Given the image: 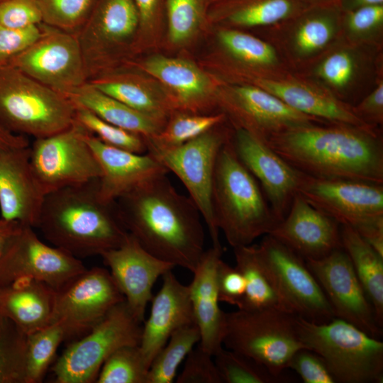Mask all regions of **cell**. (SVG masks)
I'll use <instances>...</instances> for the list:
<instances>
[{
    "instance_id": "obj_1",
    "label": "cell",
    "mask_w": 383,
    "mask_h": 383,
    "mask_svg": "<svg viewBox=\"0 0 383 383\" xmlns=\"http://www.w3.org/2000/svg\"><path fill=\"white\" fill-rule=\"evenodd\" d=\"M128 233L152 255L192 273L205 251L201 213L166 174L156 177L116 201Z\"/></svg>"
},
{
    "instance_id": "obj_2",
    "label": "cell",
    "mask_w": 383,
    "mask_h": 383,
    "mask_svg": "<svg viewBox=\"0 0 383 383\" xmlns=\"http://www.w3.org/2000/svg\"><path fill=\"white\" fill-rule=\"evenodd\" d=\"M315 123L270 136L265 143L299 171L320 179L383 184L380 128Z\"/></svg>"
},
{
    "instance_id": "obj_3",
    "label": "cell",
    "mask_w": 383,
    "mask_h": 383,
    "mask_svg": "<svg viewBox=\"0 0 383 383\" xmlns=\"http://www.w3.org/2000/svg\"><path fill=\"white\" fill-rule=\"evenodd\" d=\"M36 228L54 246L79 259L101 256L129 234L116 202L101 196L99 179L46 194Z\"/></svg>"
},
{
    "instance_id": "obj_4",
    "label": "cell",
    "mask_w": 383,
    "mask_h": 383,
    "mask_svg": "<svg viewBox=\"0 0 383 383\" xmlns=\"http://www.w3.org/2000/svg\"><path fill=\"white\" fill-rule=\"evenodd\" d=\"M211 203L216 226L233 248L251 245L279 222L258 182L237 156L231 137L217 156Z\"/></svg>"
},
{
    "instance_id": "obj_5",
    "label": "cell",
    "mask_w": 383,
    "mask_h": 383,
    "mask_svg": "<svg viewBox=\"0 0 383 383\" xmlns=\"http://www.w3.org/2000/svg\"><path fill=\"white\" fill-rule=\"evenodd\" d=\"M300 340L325 362L335 383H382L383 342L338 318L317 323L296 316Z\"/></svg>"
},
{
    "instance_id": "obj_6",
    "label": "cell",
    "mask_w": 383,
    "mask_h": 383,
    "mask_svg": "<svg viewBox=\"0 0 383 383\" xmlns=\"http://www.w3.org/2000/svg\"><path fill=\"white\" fill-rule=\"evenodd\" d=\"M76 106L63 94L10 65L0 66V125L35 139L62 131L75 121Z\"/></svg>"
},
{
    "instance_id": "obj_7",
    "label": "cell",
    "mask_w": 383,
    "mask_h": 383,
    "mask_svg": "<svg viewBox=\"0 0 383 383\" xmlns=\"http://www.w3.org/2000/svg\"><path fill=\"white\" fill-rule=\"evenodd\" d=\"M296 316L276 309L225 312L223 346L252 359L275 376L284 377L292 356L307 348L299 336Z\"/></svg>"
},
{
    "instance_id": "obj_8",
    "label": "cell",
    "mask_w": 383,
    "mask_h": 383,
    "mask_svg": "<svg viewBox=\"0 0 383 383\" xmlns=\"http://www.w3.org/2000/svg\"><path fill=\"white\" fill-rule=\"evenodd\" d=\"M297 194L340 226L353 228L383 256V184L304 173Z\"/></svg>"
},
{
    "instance_id": "obj_9",
    "label": "cell",
    "mask_w": 383,
    "mask_h": 383,
    "mask_svg": "<svg viewBox=\"0 0 383 383\" xmlns=\"http://www.w3.org/2000/svg\"><path fill=\"white\" fill-rule=\"evenodd\" d=\"M138 16L133 0H96L77 34L88 81L133 60Z\"/></svg>"
},
{
    "instance_id": "obj_10",
    "label": "cell",
    "mask_w": 383,
    "mask_h": 383,
    "mask_svg": "<svg viewBox=\"0 0 383 383\" xmlns=\"http://www.w3.org/2000/svg\"><path fill=\"white\" fill-rule=\"evenodd\" d=\"M143 323L126 301L115 306L86 335L70 344L52 367L56 383L95 382L106 360L116 350L139 345Z\"/></svg>"
},
{
    "instance_id": "obj_11",
    "label": "cell",
    "mask_w": 383,
    "mask_h": 383,
    "mask_svg": "<svg viewBox=\"0 0 383 383\" xmlns=\"http://www.w3.org/2000/svg\"><path fill=\"white\" fill-rule=\"evenodd\" d=\"M225 122L179 146L148 150L183 183L208 228L214 247H221L211 203L214 169L219 150L233 132V127L223 126Z\"/></svg>"
},
{
    "instance_id": "obj_12",
    "label": "cell",
    "mask_w": 383,
    "mask_h": 383,
    "mask_svg": "<svg viewBox=\"0 0 383 383\" xmlns=\"http://www.w3.org/2000/svg\"><path fill=\"white\" fill-rule=\"evenodd\" d=\"M88 133L75 121L62 131L35 139L30 146V164L45 195L100 178V165L86 139Z\"/></svg>"
},
{
    "instance_id": "obj_13",
    "label": "cell",
    "mask_w": 383,
    "mask_h": 383,
    "mask_svg": "<svg viewBox=\"0 0 383 383\" xmlns=\"http://www.w3.org/2000/svg\"><path fill=\"white\" fill-rule=\"evenodd\" d=\"M380 49L340 38L321 55L294 72L353 106L370 91L368 87L374 85L382 72Z\"/></svg>"
},
{
    "instance_id": "obj_14",
    "label": "cell",
    "mask_w": 383,
    "mask_h": 383,
    "mask_svg": "<svg viewBox=\"0 0 383 383\" xmlns=\"http://www.w3.org/2000/svg\"><path fill=\"white\" fill-rule=\"evenodd\" d=\"M257 250L292 313L317 323L335 318L325 294L304 258L268 234L257 245Z\"/></svg>"
},
{
    "instance_id": "obj_15",
    "label": "cell",
    "mask_w": 383,
    "mask_h": 383,
    "mask_svg": "<svg viewBox=\"0 0 383 383\" xmlns=\"http://www.w3.org/2000/svg\"><path fill=\"white\" fill-rule=\"evenodd\" d=\"M216 103L233 127L246 130L265 143L272 135L286 130L326 123L293 109L273 94L250 84H221Z\"/></svg>"
},
{
    "instance_id": "obj_16",
    "label": "cell",
    "mask_w": 383,
    "mask_h": 383,
    "mask_svg": "<svg viewBox=\"0 0 383 383\" xmlns=\"http://www.w3.org/2000/svg\"><path fill=\"white\" fill-rule=\"evenodd\" d=\"M41 34L7 65L62 94L88 82L77 34L41 23Z\"/></svg>"
},
{
    "instance_id": "obj_17",
    "label": "cell",
    "mask_w": 383,
    "mask_h": 383,
    "mask_svg": "<svg viewBox=\"0 0 383 383\" xmlns=\"http://www.w3.org/2000/svg\"><path fill=\"white\" fill-rule=\"evenodd\" d=\"M342 10L335 1L309 5L294 16L265 29L292 71L307 65L340 38Z\"/></svg>"
},
{
    "instance_id": "obj_18",
    "label": "cell",
    "mask_w": 383,
    "mask_h": 383,
    "mask_svg": "<svg viewBox=\"0 0 383 383\" xmlns=\"http://www.w3.org/2000/svg\"><path fill=\"white\" fill-rule=\"evenodd\" d=\"M123 301L108 270L86 269L55 290L52 323L62 325L67 337L87 333Z\"/></svg>"
},
{
    "instance_id": "obj_19",
    "label": "cell",
    "mask_w": 383,
    "mask_h": 383,
    "mask_svg": "<svg viewBox=\"0 0 383 383\" xmlns=\"http://www.w3.org/2000/svg\"><path fill=\"white\" fill-rule=\"evenodd\" d=\"M33 228L23 226L0 257V287L33 279L57 290L87 269L80 259L44 243Z\"/></svg>"
},
{
    "instance_id": "obj_20",
    "label": "cell",
    "mask_w": 383,
    "mask_h": 383,
    "mask_svg": "<svg viewBox=\"0 0 383 383\" xmlns=\"http://www.w3.org/2000/svg\"><path fill=\"white\" fill-rule=\"evenodd\" d=\"M305 262L325 294L335 317L380 339L382 328L344 249L340 248L322 258Z\"/></svg>"
},
{
    "instance_id": "obj_21",
    "label": "cell",
    "mask_w": 383,
    "mask_h": 383,
    "mask_svg": "<svg viewBox=\"0 0 383 383\" xmlns=\"http://www.w3.org/2000/svg\"><path fill=\"white\" fill-rule=\"evenodd\" d=\"M231 143L240 160L258 182L276 218L282 221L297 194L304 173L243 128L233 127Z\"/></svg>"
},
{
    "instance_id": "obj_22",
    "label": "cell",
    "mask_w": 383,
    "mask_h": 383,
    "mask_svg": "<svg viewBox=\"0 0 383 383\" xmlns=\"http://www.w3.org/2000/svg\"><path fill=\"white\" fill-rule=\"evenodd\" d=\"M126 67L136 69L160 82L174 111L213 113L209 111L217 107L221 84L190 60L155 55L142 60H133Z\"/></svg>"
},
{
    "instance_id": "obj_23",
    "label": "cell",
    "mask_w": 383,
    "mask_h": 383,
    "mask_svg": "<svg viewBox=\"0 0 383 383\" xmlns=\"http://www.w3.org/2000/svg\"><path fill=\"white\" fill-rule=\"evenodd\" d=\"M101 257L131 313L143 323L156 281L175 266L152 255L130 233L119 247Z\"/></svg>"
},
{
    "instance_id": "obj_24",
    "label": "cell",
    "mask_w": 383,
    "mask_h": 383,
    "mask_svg": "<svg viewBox=\"0 0 383 383\" xmlns=\"http://www.w3.org/2000/svg\"><path fill=\"white\" fill-rule=\"evenodd\" d=\"M233 83L257 86L273 94L293 109L326 123L377 128L359 118L351 106L292 71L275 75L247 77Z\"/></svg>"
},
{
    "instance_id": "obj_25",
    "label": "cell",
    "mask_w": 383,
    "mask_h": 383,
    "mask_svg": "<svg viewBox=\"0 0 383 383\" xmlns=\"http://www.w3.org/2000/svg\"><path fill=\"white\" fill-rule=\"evenodd\" d=\"M304 260L320 259L343 248L340 225L296 194L284 218L268 234Z\"/></svg>"
},
{
    "instance_id": "obj_26",
    "label": "cell",
    "mask_w": 383,
    "mask_h": 383,
    "mask_svg": "<svg viewBox=\"0 0 383 383\" xmlns=\"http://www.w3.org/2000/svg\"><path fill=\"white\" fill-rule=\"evenodd\" d=\"M45 196L30 164V145L0 152L1 218L36 227Z\"/></svg>"
},
{
    "instance_id": "obj_27",
    "label": "cell",
    "mask_w": 383,
    "mask_h": 383,
    "mask_svg": "<svg viewBox=\"0 0 383 383\" xmlns=\"http://www.w3.org/2000/svg\"><path fill=\"white\" fill-rule=\"evenodd\" d=\"M162 286L151 300L150 312L143 325L140 349L150 367L152 361L177 329L196 323L188 285L172 272L162 276Z\"/></svg>"
},
{
    "instance_id": "obj_28",
    "label": "cell",
    "mask_w": 383,
    "mask_h": 383,
    "mask_svg": "<svg viewBox=\"0 0 383 383\" xmlns=\"http://www.w3.org/2000/svg\"><path fill=\"white\" fill-rule=\"evenodd\" d=\"M86 139L101 170L99 191L106 201H116L146 182L169 172L148 152L138 154L108 145L89 133Z\"/></svg>"
},
{
    "instance_id": "obj_29",
    "label": "cell",
    "mask_w": 383,
    "mask_h": 383,
    "mask_svg": "<svg viewBox=\"0 0 383 383\" xmlns=\"http://www.w3.org/2000/svg\"><path fill=\"white\" fill-rule=\"evenodd\" d=\"M222 247L205 250L189 286L195 323L199 330L200 347L212 355L223 347L225 311L219 306L217 272Z\"/></svg>"
},
{
    "instance_id": "obj_30",
    "label": "cell",
    "mask_w": 383,
    "mask_h": 383,
    "mask_svg": "<svg viewBox=\"0 0 383 383\" xmlns=\"http://www.w3.org/2000/svg\"><path fill=\"white\" fill-rule=\"evenodd\" d=\"M217 42L228 59L230 82L254 76H269L291 72L277 48L242 30L221 26L217 30Z\"/></svg>"
},
{
    "instance_id": "obj_31",
    "label": "cell",
    "mask_w": 383,
    "mask_h": 383,
    "mask_svg": "<svg viewBox=\"0 0 383 383\" xmlns=\"http://www.w3.org/2000/svg\"><path fill=\"white\" fill-rule=\"evenodd\" d=\"M55 290L33 279H23L0 287V316L25 334L52 323Z\"/></svg>"
},
{
    "instance_id": "obj_32",
    "label": "cell",
    "mask_w": 383,
    "mask_h": 383,
    "mask_svg": "<svg viewBox=\"0 0 383 383\" xmlns=\"http://www.w3.org/2000/svg\"><path fill=\"white\" fill-rule=\"evenodd\" d=\"M133 67H122L88 81L103 93L143 113L166 123L174 111L165 89H157Z\"/></svg>"
},
{
    "instance_id": "obj_33",
    "label": "cell",
    "mask_w": 383,
    "mask_h": 383,
    "mask_svg": "<svg viewBox=\"0 0 383 383\" xmlns=\"http://www.w3.org/2000/svg\"><path fill=\"white\" fill-rule=\"evenodd\" d=\"M308 6L301 0H220L208 8V17L210 23L221 26L267 29Z\"/></svg>"
},
{
    "instance_id": "obj_34",
    "label": "cell",
    "mask_w": 383,
    "mask_h": 383,
    "mask_svg": "<svg viewBox=\"0 0 383 383\" xmlns=\"http://www.w3.org/2000/svg\"><path fill=\"white\" fill-rule=\"evenodd\" d=\"M63 94L75 105L82 106L104 121L145 140L158 134L165 125L103 93L88 82Z\"/></svg>"
},
{
    "instance_id": "obj_35",
    "label": "cell",
    "mask_w": 383,
    "mask_h": 383,
    "mask_svg": "<svg viewBox=\"0 0 383 383\" xmlns=\"http://www.w3.org/2000/svg\"><path fill=\"white\" fill-rule=\"evenodd\" d=\"M342 247L383 327V256L348 226H340Z\"/></svg>"
},
{
    "instance_id": "obj_36",
    "label": "cell",
    "mask_w": 383,
    "mask_h": 383,
    "mask_svg": "<svg viewBox=\"0 0 383 383\" xmlns=\"http://www.w3.org/2000/svg\"><path fill=\"white\" fill-rule=\"evenodd\" d=\"M235 267L245 280V291L238 309L243 310L276 309L292 313L282 296L270 274L261 262L257 245L233 248ZM294 314V313H293Z\"/></svg>"
},
{
    "instance_id": "obj_37",
    "label": "cell",
    "mask_w": 383,
    "mask_h": 383,
    "mask_svg": "<svg viewBox=\"0 0 383 383\" xmlns=\"http://www.w3.org/2000/svg\"><path fill=\"white\" fill-rule=\"evenodd\" d=\"M226 120L223 112L196 113L173 111L160 132L145 140L148 150H164L179 146Z\"/></svg>"
},
{
    "instance_id": "obj_38",
    "label": "cell",
    "mask_w": 383,
    "mask_h": 383,
    "mask_svg": "<svg viewBox=\"0 0 383 383\" xmlns=\"http://www.w3.org/2000/svg\"><path fill=\"white\" fill-rule=\"evenodd\" d=\"M66 338L64 328L56 322L26 334L23 383L42 381L58 347Z\"/></svg>"
},
{
    "instance_id": "obj_39",
    "label": "cell",
    "mask_w": 383,
    "mask_h": 383,
    "mask_svg": "<svg viewBox=\"0 0 383 383\" xmlns=\"http://www.w3.org/2000/svg\"><path fill=\"white\" fill-rule=\"evenodd\" d=\"M200 341L196 323L175 331L155 355L149 367L147 383H172L179 366Z\"/></svg>"
},
{
    "instance_id": "obj_40",
    "label": "cell",
    "mask_w": 383,
    "mask_h": 383,
    "mask_svg": "<svg viewBox=\"0 0 383 383\" xmlns=\"http://www.w3.org/2000/svg\"><path fill=\"white\" fill-rule=\"evenodd\" d=\"M209 22L204 0H167V40L173 46L187 44Z\"/></svg>"
},
{
    "instance_id": "obj_41",
    "label": "cell",
    "mask_w": 383,
    "mask_h": 383,
    "mask_svg": "<svg viewBox=\"0 0 383 383\" xmlns=\"http://www.w3.org/2000/svg\"><path fill=\"white\" fill-rule=\"evenodd\" d=\"M383 34V4L342 11L340 38L355 44L380 48Z\"/></svg>"
},
{
    "instance_id": "obj_42",
    "label": "cell",
    "mask_w": 383,
    "mask_h": 383,
    "mask_svg": "<svg viewBox=\"0 0 383 383\" xmlns=\"http://www.w3.org/2000/svg\"><path fill=\"white\" fill-rule=\"evenodd\" d=\"M222 383H279L289 380L278 377L252 359L221 347L213 355Z\"/></svg>"
},
{
    "instance_id": "obj_43",
    "label": "cell",
    "mask_w": 383,
    "mask_h": 383,
    "mask_svg": "<svg viewBox=\"0 0 383 383\" xmlns=\"http://www.w3.org/2000/svg\"><path fill=\"white\" fill-rule=\"evenodd\" d=\"M148 370L139 345H127L106 360L95 382L147 383Z\"/></svg>"
},
{
    "instance_id": "obj_44",
    "label": "cell",
    "mask_w": 383,
    "mask_h": 383,
    "mask_svg": "<svg viewBox=\"0 0 383 383\" xmlns=\"http://www.w3.org/2000/svg\"><path fill=\"white\" fill-rule=\"evenodd\" d=\"M75 106V121L102 143L135 153L148 152L143 137L111 124L82 106Z\"/></svg>"
},
{
    "instance_id": "obj_45",
    "label": "cell",
    "mask_w": 383,
    "mask_h": 383,
    "mask_svg": "<svg viewBox=\"0 0 383 383\" xmlns=\"http://www.w3.org/2000/svg\"><path fill=\"white\" fill-rule=\"evenodd\" d=\"M26 334L0 316V383H23Z\"/></svg>"
},
{
    "instance_id": "obj_46",
    "label": "cell",
    "mask_w": 383,
    "mask_h": 383,
    "mask_svg": "<svg viewBox=\"0 0 383 383\" xmlns=\"http://www.w3.org/2000/svg\"><path fill=\"white\" fill-rule=\"evenodd\" d=\"M42 23L78 34L96 0H38Z\"/></svg>"
},
{
    "instance_id": "obj_47",
    "label": "cell",
    "mask_w": 383,
    "mask_h": 383,
    "mask_svg": "<svg viewBox=\"0 0 383 383\" xmlns=\"http://www.w3.org/2000/svg\"><path fill=\"white\" fill-rule=\"evenodd\" d=\"M138 16L135 55L150 45L158 30L166 23L167 0H133Z\"/></svg>"
},
{
    "instance_id": "obj_48",
    "label": "cell",
    "mask_w": 383,
    "mask_h": 383,
    "mask_svg": "<svg viewBox=\"0 0 383 383\" xmlns=\"http://www.w3.org/2000/svg\"><path fill=\"white\" fill-rule=\"evenodd\" d=\"M177 383H222L213 356L199 345L194 348L184 360Z\"/></svg>"
},
{
    "instance_id": "obj_49",
    "label": "cell",
    "mask_w": 383,
    "mask_h": 383,
    "mask_svg": "<svg viewBox=\"0 0 383 383\" xmlns=\"http://www.w3.org/2000/svg\"><path fill=\"white\" fill-rule=\"evenodd\" d=\"M41 23L38 0H0V25L23 28Z\"/></svg>"
},
{
    "instance_id": "obj_50",
    "label": "cell",
    "mask_w": 383,
    "mask_h": 383,
    "mask_svg": "<svg viewBox=\"0 0 383 383\" xmlns=\"http://www.w3.org/2000/svg\"><path fill=\"white\" fill-rule=\"evenodd\" d=\"M287 368L295 371L305 383H335L323 360L307 348L299 350Z\"/></svg>"
},
{
    "instance_id": "obj_51",
    "label": "cell",
    "mask_w": 383,
    "mask_h": 383,
    "mask_svg": "<svg viewBox=\"0 0 383 383\" xmlns=\"http://www.w3.org/2000/svg\"><path fill=\"white\" fill-rule=\"evenodd\" d=\"M41 24L23 28L0 25V66L29 47L41 34Z\"/></svg>"
},
{
    "instance_id": "obj_52",
    "label": "cell",
    "mask_w": 383,
    "mask_h": 383,
    "mask_svg": "<svg viewBox=\"0 0 383 383\" xmlns=\"http://www.w3.org/2000/svg\"><path fill=\"white\" fill-rule=\"evenodd\" d=\"M217 286L220 302L238 308L245 294V280L235 267L230 266L223 260L218 267Z\"/></svg>"
},
{
    "instance_id": "obj_53",
    "label": "cell",
    "mask_w": 383,
    "mask_h": 383,
    "mask_svg": "<svg viewBox=\"0 0 383 383\" xmlns=\"http://www.w3.org/2000/svg\"><path fill=\"white\" fill-rule=\"evenodd\" d=\"M355 114L367 125L380 128L383 124V77L379 74L372 89L355 106Z\"/></svg>"
},
{
    "instance_id": "obj_54",
    "label": "cell",
    "mask_w": 383,
    "mask_h": 383,
    "mask_svg": "<svg viewBox=\"0 0 383 383\" xmlns=\"http://www.w3.org/2000/svg\"><path fill=\"white\" fill-rule=\"evenodd\" d=\"M22 226L17 221L0 218V257Z\"/></svg>"
},
{
    "instance_id": "obj_55",
    "label": "cell",
    "mask_w": 383,
    "mask_h": 383,
    "mask_svg": "<svg viewBox=\"0 0 383 383\" xmlns=\"http://www.w3.org/2000/svg\"><path fill=\"white\" fill-rule=\"evenodd\" d=\"M29 145L26 136L13 133L0 125V152Z\"/></svg>"
},
{
    "instance_id": "obj_56",
    "label": "cell",
    "mask_w": 383,
    "mask_h": 383,
    "mask_svg": "<svg viewBox=\"0 0 383 383\" xmlns=\"http://www.w3.org/2000/svg\"><path fill=\"white\" fill-rule=\"evenodd\" d=\"M342 11L355 9L359 7L383 4V0H335Z\"/></svg>"
},
{
    "instance_id": "obj_57",
    "label": "cell",
    "mask_w": 383,
    "mask_h": 383,
    "mask_svg": "<svg viewBox=\"0 0 383 383\" xmlns=\"http://www.w3.org/2000/svg\"><path fill=\"white\" fill-rule=\"evenodd\" d=\"M301 1L306 3L308 5H313V4L327 2L331 0H301Z\"/></svg>"
},
{
    "instance_id": "obj_58",
    "label": "cell",
    "mask_w": 383,
    "mask_h": 383,
    "mask_svg": "<svg viewBox=\"0 0 383 383\" xmlns=\"http://www.w3.org/2000/svg\"><path fill=\"white\" fill-rule=\"evenodd\" d=\"M220 0H204V3L206 4V5L208 6V8L211 6L212 4L216 3L217 1H218Z\"/></svg>"
}]
</instances>
